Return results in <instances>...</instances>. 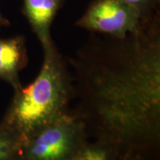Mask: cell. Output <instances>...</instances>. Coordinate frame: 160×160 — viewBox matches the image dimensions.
<instances>
[{"label":"cell","mask_w":160,"mask_h":160,"mask_svg":"<svg viewBox=\"0 0 160 160\" xmlns=\"http://www.w3.org/2000/svg\"><path fill=\"white\" fill-rule=\"evenodd\" d=\"M43 48L39 74L27 87L16 90L1 126L22 142L68 112L73 84L67 64L53 41Z\"/></svg>","instance_id":"2"},{"label":"cell","mask_w":160,"mask_h":160,"mask_svg":"<svg viewBox=\"0 0 160 160\" xmlns=\"http://www.w3.org/2000/svg\"><path fill=\"white\" fill-rule=\"evenodd\" d=\"M24 13L42 47L53 41L51 27L63 0H23Z\"/></svg>","instance_id":"5"},{"label":"cell","mask_w":160,"mask_h":160,"mask_svg":"<svg viewBox=\"0 0 160 160\" xmlns=\"http://www.w3.org/2000/svg\"><path fill=\"white\" fill-rule=\"evenodd\" d=\"M71 63L74 112L88 135L113 153L133 154L160 139V13L122 38L94 37Z\"/></svg>","instance_id":"1"},{"label":"cell","mask_w":160,"mask_h":160,"mask_svg":"<svg viewBox=\"0 0 160 160\" xmlns=\"http://www.w3.org/2000/svg\"><path fill=\"white\" fill-rule=\"evenodd\" d=\"M2 25V23L1 22H0V25Z\"/></svg>","instance_id":"13"},{"label":"cell","mask_w":160,"mask_h":160,"mask_svg":"<svg viewBox=\"0 0 160 160\" xmlns=\"http://www.w3.org/2000/svg\"><path fill=\"white\" fill-rule=\"evenodd\" d=\"M133 8L144 20L159 13L160 0H123Z\"/></svg>","instance_id":"9"},{"label":"cell","mask_w":160,"mask_h":160,"mask_svg":"<svg viewBox=\"0 0 160 160\" xmlns=\"http://www.w3.org/2000/svg\"><path fill=\"white\" fill-rule=\"evenodd\" d=\"M19 149L18 138L0 125V160H10L19 154Z\"/></svg>","instance_id":"7"},{"label":"cell","mask_w":160,"mask_h":160,"mask_svg":"<svg viewBox=\"0 0 160 160\" xmlns=\"http://www.w3.org/2000/svg\"><path fill=\"white\" fill-rule=\"evenodd\" d=\"M88 137L83 122L68 112L22 142L19 154L27 160H70L80 154Z\"/></svg>","instance_id":"3"},{"label":"cell","mask_w":160,"mask_h":160,"mask_svg":"<svg viewBox=\"0 0 160 160\" xmlns=\"http://www.w3.org/2000/svg\"><path fill=\"white\" fill-rule=\"evenodd\" d=\"M79 156H78L77 157L74 158V159H70V160H78V159H79Z\"/></svg>","instance_id":"12"},{"label":"cell","mask_w":160,"mask_h":160,"mask_svg":"<svg viewBox=\"0 0 160 160\" xmlns=\"http://www.w3.org/2000/svg\"><path fill=\"white\" fill-rule=\"evenodd\" d=\"M27 53L24 39L16 37L0 39V78L19 89V73L26 65Z\"/></svg>","instance_id":"6"},{"label":"cell","mask_w":160,"mask_h":160,"mask_svg":"<svg viewBox=\"0 0 160 160\" xmlns=\"http://www.w3.org/2000/svg\"><path fill=\"white\" fill-rule=\"evenodd\" d=\"M133 154H125V160H137V159H134L133 158H132V156Z\"/></svg>","instance_id":"10"},{"label":"cell","mask_w":160,"mask_h":160,"mask_svg":"<svg viewBox=\"0 0 160 160\" xmlns=\"http://www.w3.org/2000/svg\"><path fill=\"white\" fill-rule=\"evenodd\" d=\"M0 22H1L2 23V25H5V24L7 23V21H6V20L3 18L2 16L1 12H0Z\"/></svg>","instance_id":"11"},{"label":"cell","mask_w":160,"mask_h":160,"mask_svg":"<svg viewBox=\"0 0 160 160\" xmlns=\"http://www.w3.org/2000/svg\"><path fill=\"white\" fill-rule=\"evenodd\" d=\"M149 19L144 20L123 0H94L75 25L94 33L122 38L139 31Z\"/></svg>","instance_id":"4"},{"label":"cell","mask_w":160,"mask_h":160,"mask_svg":"<svg viewBox=\"0 0 160 160\" xmlns=\"http://www.w3.org/2000/svg\"><path fill=\"white\" fill-rule=\"evenodd\" d=\"M113 154L107 146L96 142L93 144H86L78 160H111Z\"/></svg>","instance_id":"8"}]
</instances>
